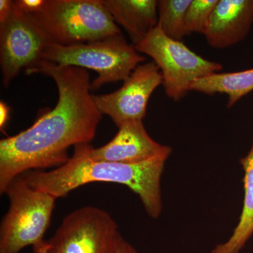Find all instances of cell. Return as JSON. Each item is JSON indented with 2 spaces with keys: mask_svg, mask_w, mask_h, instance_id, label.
Returning <instances> with one entry per match:
<instances>
[{
  "mask_svg": "<svg viewBox=\"0 0 253 253\" xmlns=\"http://www.w3.org/2000/svg\"><path fill=\"white\" fill-rule=\"evenodd\" d=\"M26 74L51 78L58 89L54 109L43 113L26 130L0 140V194L22 173L63 166L71 146L94 139L103 114L91 94L87 70L42 61Z\"/></svg>",
  "mask_w": 253,
  "mask_h": 253,
  "instance_id": "6da1fadb",
  "label": "cell"
},
{
  "mask_svg": "<svg viewBox=\"0 0 253 253\" xmlns=\"http://www.w3.org/2000/svg\"><path fill=\"white\" fill-rule=\"evenodd\" d=\"M89 144L74 146L67 163L47 172L37 171L25 176L31 187L65 197L80 186L92 182L113 183L127 186L140 199L148 215L158 219L163 211L161 179L168 158L172 152L166 145L157 156L139 164L96 161L89 155Z\"/></svg>",
  "mask_w": 253,
  "mask_h": 253,
  "instance_id": "7a4b0ae2",
  "label": "cell"
},
{
  "mask_svg": "<svg viewBox=\"0 0 253 253\" xmlns=\"http://www.w3.org/2000/svg\"><path fill=\"white\" fill-rule=\"evenodd\" d=\"M33 14L52 44L74 45L122 34L102 0H45Z\"/></svg>",
  "mask_w": 253,
  "mask_h": 253,
  "instance_id": "3957f363",
  "label": "cell"
},
{
  "mask_svg": "<svg viewBox=\"0 0 253 253\" xmlns=\"http://www.w3.org/2000/svg\"><path fill=\"white\" fill-rule=\"evenodd\" d=\"M42 61L95 71L98 76L91 82L93 91L109 83L124 82L145 58L121 34L74 45L50 44Z\"/></svg>",
  "mask_w": 253,
  "mask_h": 253,
  "instance_id": "277c9868",
  "label": "cell"
},
{
  "mask_svg": "<svg viewBox=\"0 0 253 253\" xmlns=\"http://www.w3.org/2000/svg\"><path fill=\"white\" fill-rule=\"evenodd\" d=\"M9 207L0 224V253H18L43 241L57 199L16 178L5 189Z\"/></svg>",
  "mask_w": 253,
  "mask_h": 253,
  "instance_id": "5b68a950",
  "label": "cell"
},
{
  "mask_svg": "<svg viewBox=\"0 0 253 253\" xmlns=\"http://www.w3.org/2000/svg\"><path fill=\"white\" fill-rule=\"evenodd\" d=\"M134 46L138 52L148 55L157 65L166 94L174 101L185 97L195 81L223 69L221 63L204 59L181 41L169 38L158 25Z\"/></svg>",
  "mask_w": 253,
  "mask_h": 253,
  "instance_id": "8992f818",
  "label": "cell"
},
{
  "mask_svg": "<svg viewBox=\"0 0 253 253\" xmlns=\"http://www.w3.org/2000/svg\"><path fill=\"white\" fill-rule=\"evenodd\" d=\"M122 235L109 212L84 206L63 218L48 241L47 253H116Z\"/></svg>",
  "mask_w": 253,
  "mask_h": 253,
  "instance_id": "52a82bcc",
  "label": "cell"
},
{
  "mask_svg": "<svg viewBox=\"0 0 253 253\" xmlns=\"http://www.w3.org/2000/svg\"><path fill=\"white\" fill-rule=\"evenodd\" d=\"M50 44L51 40L34 16L20 9L14 1L9 17L0 24V66L4 87L21 71L41 63Z\"/></svg>",
  "mask_w": 253,
  "mask_h": 253,
  "instance_id": "ba28073f",
  "label": "cell"
},
{
  "mask_svg": "<svg viewBox=\"0 0 253 253\" xmlns=\"http://www.w3.org/2000/svg\"><path fill=\"white\" fill-rule=\"evenodd\" d=\"M163 84L161 71L154 61L141 63L118 90L93 95L95 104L116 126L131 121H143L151 95Z\"/></svg>",
  "mask_w": 253,
  "mask_h": 253,
  "instance_id": "9c48e42d",
  "label": "cell"
},
{
  "mask_svg": "<svg viewBox=\"0 0 253 253\" xmlns=\"http://www.w3.org/2000/svg\"><path fill=\"white\" fill-rule=\"evenodd\" d=\"M116 136L101 147L89 146L91 159L121 164H139L149 161L166 147L148 134L143 121H131L118 126Z\"/></svg>",
  "mask_w": 253,
  "mask_h": 253,
  "instance_id": "30bf717a",
  "label": "cell"
},
{
  "mask_svg": "<svg viewBox=\"0 0 253 253\" xmlns=\"http://www.w3.org/2000/svg\"><path fill=\"white\" fill-rule=\"evenodd\" d=\"M253 24V0H219L204 33L214 49H225L241 42Z\"/></svg>",
  "mask_w": 253,
  "mask_h": 253,
  "instance_id": "8fae6325",
  "label": "cell"
},
{
  "mask_svg": "<svg viewBox=\"0 0 253 253\" xmlns=\"http://www.w3.org/2000/svg\"><path fill=\"white\" fill-rule=\"evenodd\" d=\"M102 2L116 24L127 33L134 46L157 26L156 0H102Z\"/></svg>",
  "mask_w": 253,
  "mask_h": 253,
  "instance_id": "7c38bea8",
  "label": "cell"
},
{
  "mask_svg": "<svg viewBox=\"0 0 253 253\" xmlns=\"http://www.w3.org/2000/svg\"><path fill=\"white\" fill-rule=\"evenodd\" d=\"M244 171V200L239 222L227 241L218 244L211 253H239L253 235V137L251 149L240 159Z\"/></svg>",
  "mask_w": 253,
  "mask_h": 253,
  "instance_id": "4fadbf2b",
  "label": "cell"
},
{
  "mask_svg": "<svg viewBox=\"0 0 253 253\" xmlns=\"http://www.w3.org/2000/svg\"><path fill=\"white\" fill-rule=\"evenodd\" d=\"M191 91L208 95L226 94L227 107H232L253 91V68L237 72L214 73L195 81Z\"/></svg>",
  "mask_w": 253,
  "mask_h": 253,
  "instance_id": "5bb4252c",
  "label": "cell"
},
{
  "mask_svg": "<svg viewBox=\"0 0 253 253\" xmlns=\"http://www.w3.org/2000/svg\"><path fill=\"white\" fill-rule=\"evenodd\" d=\"M192 0L158 1V26L165 35L181 41L189 36L186 28V15Z\"/></svg>",
  "mask_w": 253,
  "mask_h": 253,
  "instance_id": "9a60e30c",
  "label": "cell"
},
{
  "mask_svg": "<svg viewBox=\"0 0 253 253\" xmlns=\"http://www.w3.org/2000/svg\"><path fill=\"white\" fill-rule=\"evenodd\" d=\"M219 0H192L186 15L188 34H204L208 23Z\"/></svg>",
  "mask_w": 253,
  "mask_h": 253,
  "instance_id": "2e32d148",
  "label": "cell"
},
{
  "mask_svg": "<svg viewBox=\"0 0 253 253\" xmlns=\"http://www.w3.org/2000/svg\"><path fill=\"white\" fill-rule=\"evenodd\" d=\"M14 3L24 12L35 14L43 7L45 0H16Z\"/></svg>",
  "mask_w": 253,
  "mask_h": 253,
  "instance_id": "e0dca14e",
  "label": "cell"
},
{
  "mask_svg": "<svg viewBox=\"0 0 253 253\" xmlns=\"http://www.w3.org/2000/svg\"><path fill=\"white\" fill-rule=\"evenodd\" d=\"M13 4L14 1L11 0H0V24H2L9 17Z\"/></svg>",
  "mask_w": 253,
  "mask_h": 253,
  "instance_id": "ac0fdd59",
  "label": "cell"
},
{
  "mask_svg": "<svg viewBox=\"0 0 253 253\" xmlns=\"http://www.w3.org/2000/svg\"><path fill=\"white\" fill-rule=\"evenodd\" d=\"M10 109L9 106L1 101L0 102V128L4 132V128L9 119Z\"/></svg>",
  "mask_w": 253,
  "mask_h": 253,
  "instance_id": "d6986e66",
  "label": "cell"
},
{
  "mask_svg": "<svg viewBox=\"0 0 253 253\" xmlns=\"http://www.w3.org/2000/svg\"><path fill=\"white\" fill-rule=\"evenodd\" d=\"M116 253H139L136 251L135 248L126 241L124 238L121 237L118 243L117 250Z\"/></svg>",
  "mask_w": 253,
  "mask_h": 253,
  "instance_id": "ffe728a7",
  "label": "cell"
},
{
  "mask_svg": "<svg viewBox=\"0 0 253 253\" xmlns=\"http://www.w3.org/2000/svg\"><path fill=\"white\" fill-rule=\"evenodd\" d=\"M49 246H48L46 241H41L33 246V253H47Z\"/></svg>",
  "mask_w": 253,
  "mask_h": 253,
  "instance_id": "44dd1931",
  "label": "cell"
}]
</instances>
